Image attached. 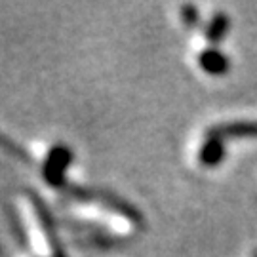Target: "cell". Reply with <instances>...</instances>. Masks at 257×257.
<instances>
[{"label":"cell","instance_id":"1","mask_svg":"<svg viewBox=\"0 0 257 257\" xmlns=\"http://www.w3.org/2000/svg\"><path fill=\"white\" fill-rule=\"evenodd\" d=\"M210 136L213 138H255L257 139V122H236L229 126H219L211 130Z\"/></svg>","mask_w":257,"mask_h":257},{"label":"cell","instance_id":"5","mask_svg":"<svg viewBox=\"0 0 257 257\" xmlns=\"http://www.w3.org/2000/svg\"><path fill=\"white\" fill-rule=\"evenodd\" d=\"M181 14H183V21L185 23H189V25H194L196 19H198V14H196L194 6H183Z\"/></svg>","mask_w":257,"mask_h":257},{"label":"cell","instance_id":"6","mask_svg":"<svg viewBox=\"0 0 257 257\" xmlns=\"http://www.w3.org/2000/svg\"><path fill=\"white\" fill-rule=\"evenodd\" d=\"M255 257H257V255H255Z\"/></svg>","mask_w":257,"mask_h":257},{"label":"cell","instance_id":"4","mask_svg":"<svg viewBox=\"0 0 257 257\" xmlns=\"http://www.w3.org/2000/svg\"><path fill=\"white\" fill-rule=\"evenodd\" d=\"M229 29V18L225 14H217L215 18L211 19V23L208 25V31H206V37L210 42H219L221 38L225 37Z\"/></svg>","mask_w":257,"mask_h":257},{"label":"cell","instance_id":"2","mask_svg":"<svg viewBox=\"0 0 257 257\" xmlns=\"http://www.w3.org/2000/svg\"><path fill=\"white\" fill-rule=\"evenodd\" d=\"M200 65L204 67V71L211 74H223L229 71V59L217 50H206L200 55Z\"/></svg>","mask_w":257,"mask_h":257},{"label":"cell","instance_id":"3","mask_svg":"<svg viewBox=\"0 0 257 257\" xmlns=\"http://www.w3.org/2000/svg\"><path fill=\"white\" fill-rule=\"evenodd\" d=\"M223 155H225V147H223V141L219 138H213L210 136V139L206 141V145L202 147V153H200V160H202L206 166H213L223 160Z\"/></svg>","mask_w":257,"mask_h":257}]
</instances>
